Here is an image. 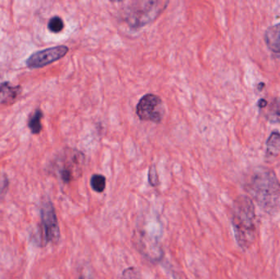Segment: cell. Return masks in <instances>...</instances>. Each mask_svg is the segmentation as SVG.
<instances>
[{
  "label": "cell",
  "mask_w": 280,
  "mask_h": 279,
  "mask_svg": "<svg viewBox=\"0 0 280 279\" xmlns=\"http://www.w3.org/2000/svg\"><path fill=\"white\" fill-rule=\"evenodd\" d=\"M247 188L262 209L267 212H273L277 209L280 204V183L272 169L266 167L255 169Z\"/></svg>",
  "instance_id": "obj_1"
},
{
  "label": "cell",
  "mask_w": 280,
  "mask_h": 279,
  "mask_svg": "<svg viewBox=\"0 0 280 279\" xmlns=\"http://www.w3.org/2000/svg\"><path fill=\"white\" fill-rule=\"evenodd\" d=\"M231 223L238 246L243 250L248 248L257 235L255 207L250 197L243 195L236 198L231 211Z\"/></svg>",
  "instance_id": "obj_2"
},
{
  "label": "cell",
  "mask_w": 280,
  "mask_h": 279,
  "mask_svg": "<svg viewBox=\"0 0 280 279\" xmlns=\"http://www.w3.org/2000/svg\"><path fill=\"white\" fill-rule=\"evenodd\" d=\"M168 1H144L135 2L129 6L126 13V21L132 27L137 28L149 24L165 9Z\"/></svg>",
  "instance_id": "obj_3"
},
{
  "label": "cell",
  "mask_w": 280,
  "mask_h": 279,
  "mask_svg": "<svg viewBox=\"0 0 280 279\" xmlns=\"http://www.w3.org/2000/svg\"><path fill=\"white\" fill-rule=\"evenodd\" d=\"M136 113L140 120L160 123L164 115L163 101L155 94H146L139 100Z\"/></svg>",
  "instance_id": "obj_4"
},
{
  "label": "cell",
  "mask_w": 280,
  "mask_h": 279,
  "mask_svg": "<svg viewBox=\"0 0 280 279\" xmlns=\"http://www.w3.org/2000/svg\"><path fill=\"white\" fill-rule=\"evenodd\" d=\"M40 216L45 242H57L60 239V229L56 211L52 202L46 201L43 203Z\"/></svg>",
  "instance_id": "obj_5"
},
{
  "label": "cell",
  "mask_w": 280,
  "mask_h": 279,
  "mask_svg": "<svg viewBox=\"0 0 280 279\" xmlns=\"http://www.w3.org/2000/svg\"><path fill=\"white\" fill-rule=\"evenodd\" d=\"M68 48L64 45L50 48L32 54L26 61V65L31 68H40L62 58L67 52Z\"/></svg>",
  "instance_id": "obj_6"
},
{
  "label": "cell",
  "mask_w": 280,
  "mask_h": 279,
  "mask_svg": "<svg viewBox=\"0 0 280 279\" xmlns=\"http://www.w3.org/2000/svg\"><path fill=\"white\" fill-rule=\"evenodd\" d=\"M139 234L138 246L139 247V251L153 261L161 260L163 251L160 246H158V242H153L150 237H147L145 234H142L140 232H139Z\"/></svg>",
  "instance_id": "obj_7"
},
{
  "label": "cell",
  "mask_w": 280,
  "mask_h": 279,
  "mask_svg": "<svg viewBox=\"0 0 280 279\" xmlns=\"http://www.w3.org/2000/svg\"><path fill=\"white\" fill-rule=\"evenodd\" d=\"M264 39L271 52L280 54V22L270 26L266 31Z\"/></svg>",
  "instance_id": "obj_8"
},
{
  "label": "cell",
  "mask_w": 280,
  "mask_h": 279,
  "mask_svg": "<svg viewBox=\"0 0 280 279\" xmlns=\"http://www.w3.org/2000/svg\"><path fill=\"white\" fill-rule=\"evenodd\" d=\"M21 92L19 86H12L9 83H2L0 85V102L2 104H11L14 99H17Z\"/></svg>",
  "instance_id": "obj_9"
},
{
  "label": "cell",
  "mask_w": 280,
  "mask_h": 279,
  "mask_svg": "<svg viewBox=\"0 0 280 279\" xmlns=\"http://www.w3.org/2000/svg\"><path fill=\"white\" fill-rule=\"evenodd\" d=\"M265 116L271 123L280 124V99H272L270 104H267Z\"/></svg>",
  "instance_id": "obj_10"
},
{
  "label": "cell",
  "mask_w": 280,
  "mask_h": 279,
  "mask_svg": "<svg viewBox=\"0 0 280 279\" xmlns=\"http://www.w3.org/2000/svg\"><path fill=\"white\" fill-rule=\"evenodd\" d=\"M266 153L269 157H276L280 151V133L274 131L271 133L266 143Z\"/></svg>",
  "instance_id": "obj_11"
},
{
  "label": "cell",
  "mask_w": 280,
  "mask_h": 279,
  "mask_svg": "<svg viewBox=\"0 0 280 279\" xmlns=\"http://www.w3.org/2000/svg\"><path fill=\"white\" fill-rule=\"evenodd\" d=\"M43 117V113L41 111H36L35 114L32 115L31 119L29 120V128L31 129V133L34 134H39L42 129V124H41V119Z\"/></svg>",
  "instance_id": "obj_12"
},
{
  "label": "cell",
  "mask_w": 280,
  "mask_h": 279,
  "mask_svg": "<svg viewBox=\"0 0 280 279\" xmlns=\"http://www.w3.org/2000/svg\"><path fill=\"white\" fill-rule=\"evenodd\" d=\"M90 185L93 190L101 193L106 188V178L102 174H94L90 178Z\"/></svg>",
  "instance_id": "obj_13"
},
{
  "label": "cell",
  "mask_w": 280,
  "mask_h": 279,
  "mask_svg": "<svg viewBox=\"0 0 280 279\" xmlns=\"http://www.w3.org/2000/svg\"><path fill=\"white\" fill-rule=\"evenodd\" d=\"M48 26H49V29H50V31H52L54 33H58V32L63 30V21L61 20V17H54L50 19Z\"/></svg>",
  "instance_id": "obj_14"
},
{
  "label": "cell",
  "mask_w": 280,
  "mask_h": 279,
  "mask_svg": "<svg viewBox=\"0 0 280 279\" xmlns=\"http://www.w3.org/2000/svg\"><path fill=\"white\" fill-rule=\"evenodd\" d=\"M149 182L153 187H158L159 185V183H160L155 166H152L150 167V169H149Z\"/></svg>",
  "instance_id": "obj_15"
},
{
  "label": "cell",
  "mask_w": 280,
  "mask_h": 279,
  "mask_svg": "<svg viewBox=\"0 0 280 279\" xmlns=\"http://www.w3.org/2000/svg\"><path fill=\"white\" fill-rule=\"evenodd\" d=\"M138 275V271L134 268L131 267L124 271L123 278L124 279H139Z\"/></svg>",
  "instance_id": "obj_16"
},
{
  "label": "cell",
  "mask_w": 280,
  "mask_h": 279,
  "mask_svg": "<svg viewBox=\"0 0 280 279\" xmlns=\"http://www.w3.org/2000/svg\"><path fill=\"white\" fill-rule=\"evenodd\" d=\"M267 104H268V101L264 99H260L259 101H258V103H257V106H258L260 108H262V109L266 108Z\"/></svg>",
  "instance_id": "obj_17"
},
{
  "label": "cell",
  "mask_w": 280,
  "mask_h": 279,
  "mask_svg": "<svg viewBox=\"0 0 280 279\" xmlns=\"http://www.w3.org/2000/svg\"><path fill=\"white\" fill-rule=\"evenodd\" d=\"M92 279V278H90V277H86V276H80V279Z\"/></svg>",
  "instance_id": "obj_18"
}]
</instances>
